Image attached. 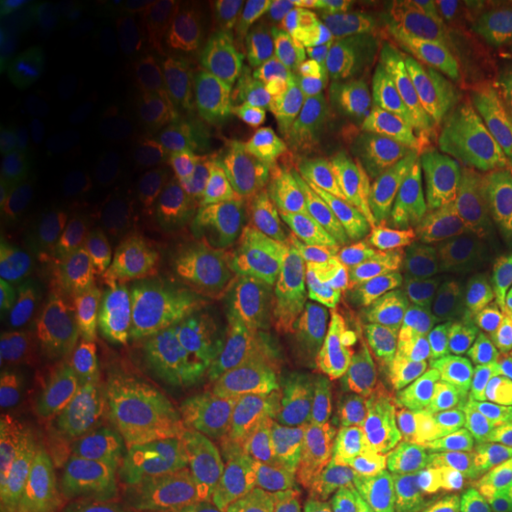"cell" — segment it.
<instances>
[{"instance_id": "obj_7", "label": "cell", "mask_w": 512, "mask_h": 512, "mask_svg": "<svg viewBox=\"0 0 512 512\" xmlns=\"http://www.w3.org/2000/svg\"><path fill=\"white\" fill-rule=\"evenodd\" d=\"M330 190L349 230L422 242L403 157L380 133L361 131L337 147L330 162Z\"/></svg>"}, {"instance_id": "obj_6", "label": "cell", "mask_w": 512, "mask_h": 512, "mask_svg": "<svg viewBox=\"0 0 512 512\" xmlns=\"http://www.w3.org/2000/svg\"><path fill=\"white\" fill-rule=\"evenodd\" d=\"M114 143L100 114H83L43 136L15 178L27 207L53 226L83 214L112 181Z\"/></svg>"}, {"instance_id": "obj_2", "label": "cell", "mask_w": 512, "mask_h": 512, "mask_svg": "<svg viewBox=\"0 0 512 512\" xmlns=\"http://www.w3.org/2000/svg\"><path fill=\"white\" fill-rule=\"evenodd\" d=\"M413 219L444 273L479 285L489 271L486 185L477 159L456 143L418 138L403 152Z\"/></svg>"}, {"instance_id": "obj_28", "label": "cell", "mask_w": 512, "mask_h": 512, "mask_svg": "<svg viewBox=\"0 0 512 512\" xmlns=\"http://www.w3.org/2000/svg\"><path fill=\"white\" fill-rule=\"evenodd\" d=\"M384 5L382 0H316L306 12L304 38H354Z\"/></svg>"}, {"instance_id": "obj_11", "label": "cell", "mask_w": 512, "mask_h": 512, "mask_svg": "<svg viewBox=\"0 0 512 512\" xmlns=\"http://www.w3.org/2000/svg\"><path fill=\"white\" fill-rule=\"evenodd\" d=\"M425 451L415 418L375 422L351 441L342 460V494L351 512H389L399 489Z\"/></svg>"}, {"instance_id": "obj_22", "label": "cell", "mask_w": 512, "mask_h": 512, "mask_svg": "<svg viewBox=\"0 0 512 512\" xmlns=\"http://www.w3.org/2000/svg\"><path fill=\"white\" fill-rule=\"evenodd\" d=\"M245 110L249 124L264 140L280 143L292 133L297 105L292 81L275 64H259L245 81Z\"/></svg>"}, {"instance_id": "obj_17", "label": "cell", "mask_w": 512, "mask_h": 512, "mask_svg": "<svg viewBox=\"0 0 512 512\" xmlns=\"http://www.w3.org/2000/svg\"><path fill=\"white\" fill-rule=\"evenodd\" d=\"M389 512H498L460 477L439 444L427 446L399 489Z\"/></svg>"}, {"instance_id": "obj_10", "label": "cell", "mask_w": 512, "mask_h": 512, "mask_svg": "<svg viewBox=\"0 0 512 512\" xmlns=\"http://www.w3.org/2000/svg\"><path fill=\"white\" fill-rule=\"evenodd\" d=\"M425 384L394 349L373 339H351L332 358L330 396L351 422H382L420 403Z\"/></svg>"}, {"instance_id": "obj_1", "label": "cell", "mask_w": 512, "mask_h": 512, "mask_svg": "<svg viewBox=\"0 0 512 512\" xmlns=\"http://www.w3.org/2000/svg\"><path fill=\"white\" fill-rule=\"evenodd\" d=\"M510 91L508 29L489 8L451 12L413 93V110L439 128L477 133L494 126Z\"/></svg>"}, {"instance_id": "obj_25", "label": "cell", "mask_w": 512, "mask_h": 512, "mask_svg": "<svg viewBox=\"0 0 512 512\" xmlns=\"http://www.w3.org/2000/svg\"><path fill=\"white\" fill-rule=\"evenodd\" d=\"M486 254L498 290L512 302V174L486 185Z\"/></svg>"}, {"instance_id": "obj_23", "label": "cell", "mask_w": 512, "mask_h": 512, "mask_svg": "<svg viewBox=\"0 0 512 512\" xmlns=\"http://www.w3.org/2000/svg\"><path fill=\"white\" fill-rule=\"evenodd\" d=\"M60 266L64 278L83 294H110L124 283V261L119 254L91 235H76L62 247Z\"/></svg>"}, {"instance_id": "obj_32", "label": "cell", "mask_w": 512, "mask_h": 512, "mask_svg": "<svg viewBox=\"0 0 512 512\" xmlns=\"http://www.w3.org/2000/svg\"><path fill=\"white\" fill-rule=\"evenodd\" d=\"M76 330L72 320L60 313H46L41 318V344H43V375L64 380L69 377L74 358Z\"/></svg>"}, {"instance_id": "obj_33", "label": "cell", "mask_w": 512, "mask_h": 512, "mask_svg": "<svg viewBox=\"0 0 512 512\" xmlns=\"http://www.w3.org/2000/svg\"><path fill=\"white\" fill-rule=\"evenodd\" d=\"M256 512H335V503L318 484L292 477L268 491Z\"/></svg>"}, {"instance_id": "obj_34", "label": "cell", "mask_w": 512, "mask_h": 512, "mask_svg": "<svg viewBox=\"0 0 512 512\" xmlns=\"http://www.w3.org/2000/svg\"><path fill=\"white\" fill-rule=\"evenodd\" d=\"M211 31V15L209 10L200 8L188 22H183L176 31H171L162 43L155 46V62L157 64H185L195 55L202 53L204 41Z\"/></svg>"}, {"instance_id": "obj_31", "label": "cell", "mask_w": 512, "mask_h": 512, "mask_svg": "<svg viewBox=\"0 0 512 512\" xmlns=\"http://www.w3.org/2000/svg\"><path fill=\"white\" fill-rule=\"evenodd\" d=\"M238 67V55L235 50L226 46H214L204 48L200 55H195L192 60L181 64V72L176 74L174 91L181 95H195L207 91V88L216 86L223 79H228L230 74Z\"/></svg>"}, {"instance_id": "obj_8", "label": "cell", "mask_w": 512, "mask_h": 512, "mask_svg": "<svg viewBox=\"0 0 512 512\" xmlns=\"http://www.w3.org/2000/svg\"><path fill=\"white\" fill-rule=\"evenodd\" d=\"M245 328L259 347L278 356H306L328 347L337 332L335 306L325 292L280 261L256 280L245 306Z\"/></svg>"}, {"instance_id": "obj_21", "label": "cell", "mask_w": 512, "mask_h": 512, "mask_svg": "<svg viewBox=\"0 0 512 512\" xmlns=\"http://www.w3.org/2000/svg\"><path fill=\"white\" fill-rule=\"evenodd\" d=\"M83 456V444H76L38 465L10 512H74L83 494Z\"/></svg>"}, {"instance_id": "obj_5", "label": "cell", "mask_w": 512, "mask_h": 512, "mask_svg": "<svg viewBox=\"0 0 512 512\" xmlns=\"http://www.w3.org/2000/svg\"><path fill=\"white\" fill-rule=\"evenodd\" d=\"M339 280L351 309L377 328L408 323L451 290L425 242L349 230Z\"/></svg>"}, {"instance_id": "obj_24", "label": "cell", "mask_w": 512, "mask_h": 512, "mask_svg": "<svg viewBox=\"0 0 512 512\" xmlns=\"http://www.w3.org/2000/svg\"><path fill=\"white\" fill-rule=\"evenodd\" d=\"M38 375H43L41 318L31 316V313L3 316V325H0V380L5 387L15 389Z\"/></svg>"}, {"instance_id": "obj_30", "label": "cell", "mask_w": 512, "mask_h": 512, "mask_svg": "<svg viewBox=\"0 0 512 512\" xmlns=\"http://www.w3.org/2000/svg\"><path fill=\"white\" fill-rule=\"evenodd\" d=\"M76 344L88 361H102L112 342L110 306L93 294H81L74 309Z\"/></svg>"}, {"instance_id": "obj_15", "label": "cell", "mask_w": 512, "mask_h": 512, "mask_svg": "<svg viewBox=\"0 0 512 512\" xmlns=\"http://www.w3.org/2000/svg\"><path fill=\"white\" fill-rule=\"evenodd\" d=\"M233 453L219 432L185 425L166 434L155 458L157 486L164 494H200L228 477Z\"/></svg>"}, {"instance_id": "obj_13", "label": "cell", "mask_w": 512, "mask_h": 512, "mask_svg": "<svg viewBox=\"0 0 512 512\" xmlns=\"http://www.w3.org/2000/svg\"><path fill=\"white\" fill-rule=\"evenodd\" d=\"M304 430V399L299 384L268 375L247 389L235 418V444L245 463L275 467L290 458Z\"/></svg>"}, {"instance_id": "obj_37", "label": "cell", "mask_w": 512, "mask_h": 512, "mask_svg": "<svg viewBox=\"0 0 512 512\" xmlns=\"http://www.w3.org/2000/svg\"><path fill=\"white\" fill-rule=\"evenodd\" d=\"M501 159L512 174V114H510L508 124H505L503 133H501Z\"/></svg>"}, {"instance_id": "obj_27", "label": "cell", "mask_w": 512, "mask_h": 512, "mask_svg": "<svg viewBox=\"0 0 512 512\" xmlns=\"http://www.w3.org/2000/svg\"><path fill=\"white\" fill-rule=\"evenodd\" d=\"M238 266L235 249H216L200 264H195L171 290V304L183 313L207 309L221 297Z\"/></svg>"}, {"instance_id": "obj_9", "label": "cell", "mask_w": 512, "mask_h": 512, "mask_svg": "<svg viewBox=\"0 0 512 512\" xmlns=\"http://www.w3.org/2000/svg\"><path fill=\"white\" fill-rule=\"evenodd\" d=\"M297 119L320 145L351 140L363 102L356 69L344 60L337 38H302L290 50Z\"/></svg>"}, {"instance_id": "obj_38", "label": "cell", "mask_w": 512, "mask_h": 512, "mask_svg": "<svg viewBox=\"0 0 512 512\" xmlns=\"http://www.w3.org/2000/svg\"><path fill=\"white\" fill-rule=\"evenodd\" d=\"M498 512H512V477H510V484H508V491H505L501 505H498Z\"/></svg>"}, {"instance_id": "obj_29", "label": "cell", "mask_w": 512, "mask_h": 512, "mask_svg": "<svg viewBox=\"0 0 512 512\" xmlns=\"http://www.w3.org/2000/svg\"><path fill=\"white\" fill-rule=\"evenodd\" d=\"M79 3L69 0H3L0 3V36L5 46L38 34L50 24L72 15Z\"/></svg>"}, {"instance_id": "obj_35", "label": "cell", "mask_w": 512, "mask_h": 512, "mask_svg": "<svg viewBox=\"0 0 512 512\" xmlns=\"http://www.w3.org/2000/svg\"><path fill=\"white\" fill-rule=\"evenodd\" d=\"M36 467V463L19 456L12 448H0V512H10L15 508L19 494L24 491V484H27Z\"/></svg>"}, {"instance_id": "obj_12", "label": "cell", "mask_w": 512, "mask_h": 512, "mask_svg": "<svg viewBox=\"0 0 512 512\" xmlns=\"http://www.w3.org/2000/svg\"><path fill=\"white\" fill-rule=\"evenodd\" d=\"M79 420V389L72 377L38 375L10 389L3 403V446L41 465L69 448Z\"/></svg>"}, {"instance_id": "obj_20", "label": "cell", "mask_w": 512, "mask_h": 512, "mask_svg": "<svg viewBox=\"0 0 512 512\" xmlns=\"http://www.w3.org/2000/svg\"><path fill=\"white\" fill-rule=\"evenodd\" d=\"M48 83L34 76L3 67L0 74V112H3V136H0V159H3V178L15 176L19 162L34 147L38 126L46 112Z\"/></svg>"}, {"instance_id": "obj_19", "label": "cell", "mask_w": 512, "mask_h": 512, "mask_svg": "<svg viewBox=\"0 0 512 512\" xmlns=\"http://www.w3.org/2000/svg\"><path fill=\"white\" fill-rule=\"evenodd\" d=\"M451 463L477 494L501 505L512 477V387L501 389L482 439L465 451L448 453Z\"/></svg>"}, {"instance_id": "obj_36", "label": "cell", "mask_w": 512, "mask_h": 512, "mask_svg": "<svg viewBox=\"0 0 512 512\" xmlns=\"http://www.w3.org/2000/svg\"><path fill=\"white\" fill-rule=\"evenodd\" d=\"M200 8L202 5H195V3H178V0L166 3L164 0V3H155L140 12H143V19L147 24V31H150L152 36V43L157 46V43H162L171 31H176L183 22H188V19Z\"/></svg>"}, {"instance_id": "obj_14", "label": "cell", "mask_w": 512, "mask_h": 512, "mask_svg": "<svg viewBox=\"0 0 512 512\" xmlns=\"http://www.w3.org/2000/svg\"><path fill=\"white\" fill-rule=\"evenodd\" d=\"M501 399V389L475 375L425 384L418 406L437 432V444L446 453L475 446L489 425L491 413Z\"/></svg>"}, {"instance_id": "obj_18", "label": "cell", "mask_w": 512, "mask_h": 512, "mask_svg": "<svg viewBox=\"0 0 512 512\" xmlns=\"http://www.w3.org/2000/svg\"><path fill=\"white\" fill-rule=\"evenodd\" d=\"M197 351L200 332L192 325L169 323L126 339L114 356V370L124 384H157L181 373Z\"/></svg>"}, {"instance_id": "obj_26", "label": "cell", "mask_w": 512, "mask_h": 512, "mask_svg": "<svg viewBox=\"0 0 512 512\" xmlns=\"http://www.w3.org/2000/svg\"><path fill=\"white\" fill-rule=\"evenodd\" d=\"M197 200L188 185L169 183L162 185L150 197L145 209V238L155 252H171L181 245L195 221Z\"/></svg>"}, {"instance_id": "obj_3", "label": "cell", "mask_w": 512, "mask_h": 512, "mask_svg": "<svg viewBox=\"0 0 512 512\" xmlns=\"http://www.w3.org/2000/svg\"><path fill=\"white\" fill-rule=\"evenodd\" d=\"M396 354L422 384L475 375L512 380V311L491 294H448L403 325Z\"/></svg>"}, {"instance_id": "obj_16", "label": "cell", "mask_w": 512, "mask_h": 512, "mask_svg": "<svg viewBox=\"0 0 512 512\" xmlns=\"http://www.w3.org/2000/svg\"><path fill=\"white\" fill-rule=\"evenodd\" d=\"M88 57L98 64L110 86H124L155 53L143 12L124 5H102L83 10Z\"/></svg>"}, {"instance_id": "obj_4", "label": "cell", "mask_w": 512, "mask_h": 512, "mask_svg": "<svg viewBox=\"0 0 512 512\" xmlns=\"http://www.w3.org/2000/svg\"><path fill=\"white\" fill-rule=\"evenodd\" d=\"M451 12V5L439 0H392L351 38L363 102L401 138H411L408 100H413Z\"/></svg>"}]
</instances>
